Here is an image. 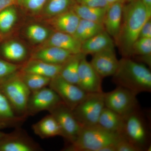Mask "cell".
I'll use <instances>...</instances> for the list:
<instances>
[{
    "label": "cell",
    "instance_id": "6da1fadb",
    "mask_svg": "<svg viewBox=\"0 0 151 151\" xmlns=\"http://www.w3.org/2000/svg\"><path fill=\"white\" fill-rule=\"evenodd\" d=\"M151 17V11L141 0H133L124 5L122 27L116 43L124 57L132 56L134 44L139 38L143 26Z\"/></svg>",
    "mask_w": 151,
    "mask_h": 151
},
{
    "label": "cell",
    "instance_id": "7a4b0ae2",
    "mask_svg": "<svg viewBox=\"0 0 151 151\" xmlns=\"http://www.w3.org/2000/svg\"><path fill=\"white\" fill-rule=\"evenodd\" d=\"M117 86L126 88L137 94L151 92V73L145 65L129 58L119 60V67L113 76Z\"/></svg>",
    "mask_w": 151,
    "mask_h": 151
},
{
    "label": "cell",
    "instance_id": "3957f363",
    "mask_svg": "<svg viewBox=\"0 0 151 151\" xmlns=\"http://www.w3.org/2000/svg\"><path fill=\"white\" fill-rule=\"evenodd\" d=\"M122 135L105 129L98 125L82 127L76 140L63 149L65 151H100L106 146L115 145Z\"/></svg>",
    "mask_w": 151,
    "mask_h": 151
},
{
    "label": "cell",
    "instance_id": "277c9868",
    "mask_svg": "<svg viewBox=\"0 0 151 151\" xmlns=\"http://www.w3.org/2000/svg\"><path fill=\"white\" fill-rule=\"evenodd\" d=\"M19 72L0 84V90L16 114L26 119L28 101L31 92L21 78Z\"/></svg>",
    "mask_w": 151,
    "mask_h": 151
},
{
    "label": "cell",
    "instance_id": "5b68a950",
    "mask_svg": "<svg viewBox=\"0 0 151 151\" xmlns=\"http://www.w3.org/2000/svg\"><path fill=\"white\" fill-rule=\"evenodd\" d=\"M105 107L104 92L88 93L72 112L81 127H90L97 125Z\"/></svg>",
    "mask_w": 151,
    "mask_h": 151
},
{
    "label": "cell",
    "instance_id": "8992f818",
    "mask_svg": "<svg viewBox=\"0 0 151 151\" xmlns=\"http://www.w3.org/2000/svg\"><path fill=\"white\" fill-rule=\"evenodd\" d=\"M124 118L122 136L142 151L147 150L150 146V132L139 111L131 113Z\"/></svg>",
    "mask_w": 151,
    "mask_h": 151
},
{
    "label": "cell",
    "instance_id": "52a82bcc",
    "mask_svg": "<svg viewBox=\"0 0 151 151\" xmlns=\"http://www.w3.org/2000/svg\"><path fill=\"white\" fill-rule=\"evenodd\" d=\"M137 95L126 88L118 86L113 91L104 93L105 107L125 118L139 111Z\"/></svg>",
    "mask_w": 151,
    "mask_h": 151
},
{
    "label": "cell",
    "instance_id": "ba28073f",
    "mask_svg": "<svg viewBox=\"0 0 151 151\" xmlns=\"http://www.w3.org/2000/svg\"><path fill=\"white\" fill-rule=\"evenodd\" d=\"M49 112L54 116L59 124L61 137L69 144L73 142L77 139L82 127L76 119L72 110L62 102Z\"/></svg>",
    "mask_w": 151,
    "mask_h": 151
},
{
    "label": "cell",
    "instance_id": "9c48e42d",
    "mask_svg": "<svg viewBox=\"0 0 151 151\" xmlns=\"http://www.w3.org/2000/svg\"><path fill=\"white\" fill-rule=\"evenodd\" d=\"M48 86L58 94L63 102L72 111L88 94L78 85L66 81L60 75L51 79Z\"/></svg>",
    "mask_w": 151,
    "mask_h": 151
},
{
    "label": "cell",
    "instance_id": "30bf717a",
    "mask_svg": "<svg viewBox=\"0 0 151 151\" xmlns=\"http://www.w3.org/2000/svg\"><path fill=\"white\" fill-rule=\"evenodd\" d=\"M63 101L50 87L31 92L27 105V116H33L44 111H50Z\"/></svg>",
    "mask_w": 151,
    "mask_h": 151
},
{
    "label": "cell",
    "instance_id": "8fae6325",
    "mask_svg": "<svg viewBox=\"0 0 151 151\" xmlns=\"http://www.w3.org/2000/svg\"><path fill=\"white\" fill-rule=\"evenodd\" d=\"M0 139V151H41L38 143L20 127Z\"/></svg>",
    "mask_w": 151,
    "mask_h": 151
},
{
    "label": "cell",
    "instance_id": "7c38bea8",
    "mask_svg": "<svg viewBox=\"0 0 151 151\" xmlns=\"http://www.w3.org/2000/svg\"><path fill=\"white\" fill-rule=\"evenodd\" d=\"M102 79L92 67L86 56L81 59L78 72L77 85L87 93L103 92Z\"/></svg>",
    "mask_w": 151,
    "mask_h": 151
},
{
    "label": "cell",
    "instance_id": "4fadbf2b",
    "mask_svg": "<svg viewBox=\"0 0 151 151\" xmlns=\"http://www.w3.org/2000/svg\"><path fill=\"white\" fill-rule=\"evenodd\" d=\"M114 49L108 50L93 55L90 63L102 78L113 76L119 67Z\"/></svg>",
    "mask_w": 151,
    "mask_h": 151
},
{
    "label": "cell",
    "instance_id": "5bb4252c",
    "mask_svg": "<svg viewBox=\"0 0 151 151\" xmlns=\"http://www.w3.org/2000/svg\"><path fill=\"white\" fill-rule=\"evenodd\" d=\"M124 5L119 3L110 4L107 8L103 21L105 30L114 39L116 42L122 27Z\"/></svg>",
    "mask_w": 151,
    "mask_h": 151
},
{
    "label": "cell",
    "instance_id": "9a60e30c",
    "mask_svg": "<svg viewBox=\"0 0 151 151\" xmlns=\"http://www.w3.org/2000/svg\"><path fill=\"white\" fill-rule=\"evenodd\" d=\"M110 49H114V41L105 30L81 44V52L85 55H94Z\"/></svg>",
    "mask_w": 151,
    "mask_h": 151
},
{
    "label": "cell",
    "instance_id": "2e32d148",
    "mask_svg": "<svg viewBox=\"0 0 151 151\" xmlns=\"http://www.w3.org/2000/svg\"><path fill=\"white\" fill-rule=\"evenodd\" d=\"M81 44L73 35L57 32L49 38L46 46L56 47L76 54L81 53Z\"/></svg>",
    "mask_w": 151,
    "mask_h": 151
},
{
    "label": "cell",
    "instance_id": "e0dca14e",
    "mask_svg": "<svg viewBox=\"0 0 151 151\" xmlns=\"http://www.w3.org/2000/svg\"><path fill=\"white\" fill-rule=\"evenodd\" d=\"M25 119L16 114L8 100L0 90V130L19 127Z\"/></svg>",
    "mask_w": 151,
    "mask_h": 151
},
{
    "label": "cell",
    "instance_id": "ac0fdd59",
    "mask_svg": "<svg viewBox=\"0 0 151 151\" xmlns=\"http://www.w3.org/2000/svg\"><path fill=\"white\" fill-rule=\"evenodd\" d=\"M72 55L69 52L59 47L47 46L33 55L32 59L50 64L60 65L66 62Z\"/></svg>",
    "mask_w": 151,
    "mask_h": 151
},
{
    "label": "cell",
    "instance_id": "d6986e66",
    "mask_svg": "<svg viewBox=\"0 0 151 151\" xmlns=\"http://www.w3.org/2000/svg\"><path fill=\"white\" fill-rule=\"evenodd\" d=\"M51 24L57 32L73 35L77 28L80 19L71 9L52 17Z\"/></svg>",
    "mask_w": 151,
    "mask_h": 151
},
{
    "label": "cell",
    "instance_id": "ffe728a7",
    "mask_svg": "<svg viewBox=\"0 0 151 151\" xmlns=\"http://www.w3.org/2000/svg\"><path fill=\"white\" fill-rule=\"evenodd\" d=\"M0 46V57L11 63L22 62L27 56V51L25 47L17 41H7Z\"/></svg>",
    "mask_w": 151,
    "mask_h": 151
},
{
    "label": "cell",
    "instance_id": "44dd1931",
    "mask_svg": "<svg viewBox=\"0 0 151 151\" xmlns=\"http://www.w3.org/2000/svg\"><path fill=\"white\" fill-rule=\"evenodd\" d=\"M35 134L42 139L61 136V129L57 121L51 114L47 115L32 125Z\"/></svg>",
    "mask_w": 151,
    "mask_h": 151
},
{
    "label": "cell",
    "instance_id": "7402d4cb",
    "mask_svg": "<svg viewBox=\"0 0 151 151\" xmlns=\"http://www.w3.org/2000/svg\"><path fill=\"white\" fill-rule=\"evenodd\" d=\"M62 66L63 64H50L32 59L22 68V71L26 73H35L52 79L60 74Z\"/></svg>",
    "mask_w": 151,
    "mask_h": 151
},
{
    "label": "cell",
    "instance_id": "603a6c76",
    "mask_svg": "<svg viewBox=\"0 0 151 151\" xmlns=\"http://www.w3.org/2000/svg\"><path fill=\"white\" fill-rule=\"evenodd\" d=\"M124 124V117L105 107L100 114L97 125L109 132L122 135Z\"/></svg>",
    "mask_w": 151,
    "mask_h": 151
},
{
    "label": "cell",
    "instance_id": "cb8c5ba5",
    "mask_svg": "<svg viewBox=\"0 0 151 151\" xmlns=\"http://www.w3.org/2000/svg\"><path fill=\"white\" fill-rule=\"evenodd\" d=\"M108 8L94 7L75 4L73 10L81 19L86 20L103 24Z\"/></svg>",
    "mask_w": 151,
    "mask_h": 151
},
{
    "label": "cell",
    "instance_id": "d4e9b609",
    "mask_svg": "<svg viewBox=\"0 0 151 151\" xmlns=\"http://www.w3.org/2000/svg\"><path fill=\"white\" fill-rule=\"evenodd\" d=\"M86 55L82 52L72 55L66 62L63 64L60 75L66 81L77 85L79 65L81 59Z\"/></svg>",
    "mask_w": 151,
    "mask_h": 151
},
{
    "label": "cell",
    "instance_id": "484cf974",
    "mask_svg": "<svg viewBox=\"0 0 151 151\" xmlns=\"http://www.w3.org/2000/svg\"><path fill=\"white\" fill-rule=\"evenodd\" d=\"M104 31L105 29L103 24L80 19L73 35L82 43Z\"/></svg>",
    "mask_w": 151,
    "mask_h": 151
},
{
    "label": "cell",
    "instance_id": "4316f807",
    "mask_svg": "<svg viewBox=\"0 0 151 151\" xmlns=\"http://www.w3.org/2000/svg\"><path fill=\"white\" fill-rule=\"evenodd\" d=\"M19 76L31 92L49 86L51 78L35 74V73L19 72Z\"/></svg>",
    "mask_w": 151,
    "mask_h": 151
},
{
    "label": "cell",
    "instance_id": "83f0119b",
    "mask_svg": "<svg viewBox=\"0 0 151 151\" xmlns=\"http://www.w3.org/2000/svg\"><path fill=\"white\" fill-rule=\"evenodd\" d=\"M74 0H47L42 11L46 15L53 17L70 9Z\"/></svg>",
    "mask_w": 151,
    "mask_h": 151
},
{
    "label": "cell",
    "instance_id": "f1b7e54d",
    "mask_svg": "<svg viewBox=\"0 0 151 151\" xmlns=\"http://www.w3.org/2000/svg\"><path fill=\"white\" fill-rule=\"evenodd\" d=\"M15 6H12L0 12V34L2 36L9 32L17 21Z\"/></svg>",
    "mask_w": 151,
    "mask_h": 151
},
{
    "label": "cell",
    "instance_id": "f546056e",
    "mask_svg": "<svg viewBox=\"0 0 151 151\" xmlns=\"http://www.w3.org/2000/svg\"><path fill=\"white\" fill-rule=\"evenodd\" d=\"M140 55L147 64L150 65L151 38H138L132 48V55Z\"/></svg>",
    "mask_w": 151,
    "mask_h": 151
},
{
    "label": "cell",
    "instance_id": "4dcf8cb0",
    "mask_svg": "<svg viewBox=\"0 0 151 151\" xmlns=\"http://www.w3.org/2000/svg\"><path fill=\"white\" fill-rule=\"evenodd\" d=\"M26 33L31 40L36 43H41L47 40L49 36V31L40 25H30L27 29Z\"/></svg>",
    "mask_w": 151,
    "mask_h": 151
},
{
    "label": "cell",
    "instance_id": "1f68e13d",
    "mask_svg": "<svg viewBox=\"0 0 151 151\" xmlns=\"http://www.w3.org/2000/svg\"><path fill=\"white\" fill-rule=\"evenodd\" d=\"M19 65L11 63L0 57V84L19 72Z\"/></svg>",
    "mask_w": 151,
    "mask_h": 151
},
{
    "label": "cell",
    "instance_id": "d6a6232c",
    "mask_svg": "<svg viewBox=\"0 0 151 151\" xmlns=\"http://www.w3.org/2000/svg\"><path fill=\"white\" fill-rule=\"evenodd\" d=\"M47 0H17V6L32 13L42 11Z\"/></svg>",
    "mask_w": 151,
    "mask_h": 151
},
{
    "label": "cell",
    "instance_id": "836d02e7",
    "mask_svg": "<svg viewBox=\"0 0 151 151\" xmlns=\"http://www.w3.org/2000/svg\"><path fill=\"white\" fill-rule=\"evenodd\" d=\"M116 151H142L141 149L123 138L115 145Z\"/></svg>",
    "mask_w": 151,
    "mask_h": 151
},
{
    "label": "cell",
    "instance_id": "e575fe53",
    "mask_svg": "<svg viewBox=\"0 0 151 151\" xmlns=\"http://www.w3.org/2000/svg\"><path fill=\"white\" fill-rule=\"evenodd\" d=\"M74 1L78 4L94 7L108 8L110 5L107 0H74Z\"/></svg>",
    "mask_w": 151,
    "mask_h": 151
},
{
    "label": "cell",
    "instance_id": "d590c367",
    "mask_svg": "<svg viewBox=\"0 0 151 151\" xmlns=\"http://www.w3.org/2000/svg\"><path fill=\"white\" fill-rule=\"evenodd\" d=\"M139 38H151V20L149 19L143 26L140 32Z\"/></svg>",
    "mask_w": 151,
    "mask_h": 151
},
{
    "label": "cell",
    "instance_id": "8d00e7d4",
    "mask_svg": "<svg viewBox=\"0 0 151 151\" xmlns=\"http://www.w3.org/2000/svg\"><path fill=\"white\" fill-rule=\"evenodd\" d=\"M17 0H0V12L12 6H16Z\"/></svg>",
    "mask_w": 151,
    "mask_h": 151
},
{
    "label": "cell",
    "instance_id": "74e56055",
    "mask_svg": "<svg viewBox=\"0 0 151 151\" xmlns=\"http://www.w3.org/2000/svg\"><path fill=\"white\" fill-rule=\"evenodd\" d=\"M132 1L133 0H107L109 4L116 3H121L123 4H126L127 3Z\"/></svg>",
    "mask_w": 151,
    "mask_h": 151
},
{
    "label": "cell",
    "instance_id": "f35d334b",
    "mask_svg": "<svg viewBox=\"0 0 151 151\" xmlns=\"http://www.w3.org/2000/svg\"><path fill=\"white\" fill-rule=\"evenodd\" d=\"M141 1L148 9L151 11V0H141Z\"/></svg>",
    "mask_w": 151,
    "mask_h": 151
},
{
    "label": "cell",
    "instance_id": "ab89813d",
    "mask_svg": "<svg viewBox=\"0 0 151 151\" xmlns=\"http://www.w3.org/2000/svg\"><path fill=\"white\" fill-rule=\"evenodd\" d=\"M6 134V133H4V132H1V131H0V139H1L2 138L4 137L5 136Z\"/></svg>",
    "mask_w": 151,
    "mask_h": 151
},
{
    "label": "cell",
    "instance_id": "60d3db41",
    "mask_svg": "<svg viewBox=\"0 0 151 151\" xmlns=\"http://www.w3.org/2000/svg\"><path fill=\"white\" fill-rule=\"evenodd\" d=\"M3 39V37L0 34V44L1 43V42L2 41Z\"/></svg>",
    "mask_w": 151,
    "mask_h": 151
}]
</instances>
